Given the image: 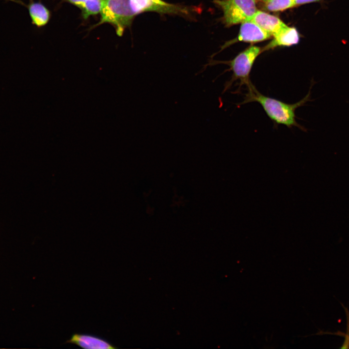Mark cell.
<instances>
[{
	"label": "cell",
	"mask_w": 349,
	"mask_h": 349,
	"mask_svg": "<svg viewBox=\"0 0 349 349\" xmlns=\"http://www.w3.org/2000/svg\"><path fill=\"white\" fill-rule=\"evenodd\" d=\"M316 82L312 79L311 86L307 95L301 100L294 104L286 103L276 98L266 96L260 93L253 84L248 88L243 101L239 103L243 105L252 102H256L261 105L268 116L276 125H283L288 128L297 127L306 131L307 129L296 121L295 111L297 108L304 105L308 101H312L311 89Z\"/></svg>",
	"instance_id": "obj_1"
},
{
	"label": "cell",
	"mask_w": 349,
	"mask_h": 349,
	"mask_svg": "<svg viewBox=\"0 0 349 349\" xmlns=\"http://www.w3.org/2000/svg\"><path fill=\"white\" fill-rule=\"evenodd\" d=\"M262 52L260 48L251 46L239 53L233 59L229 61H212L207 65H213L218 63L228 65V71L233 72L231 79L226 81L222 93L229 89L236 81L239 80V88L243 85L247 87L252 83L250 75L254 63L258 55Z\"/></svg>",
	"instance_id": "obj_2"
},
{
	"label": "cell",
	"mask_w": 349,
	"mask_h": 349,
	"mask_svg": "<svg viewBox=\"0 0 349 349\" xmlns=\"http://www.w3.org/2000/svg\"><path fill=\"white\" fill-rule=\"evenodd\" d=\"M99 22L94 27L103 23L111 24L117 34L121 36L129 27L136 15L132 11L128 0H103Z\"/></svg>",
	"instance_id": "obj_3"
},
{
	"label": "cell",
	"mask_w": 349,
	"mask_h": 349,
	"mask_svg": "<svg viewBox=\"0 0 349 349\" xmlns=\"http://www.w3.org/2000/svg\"><path fill=\"white\" fill-rule=\"evenodd\" d=\"M223 12L222 21L226 27L251 20L257 11L255 0H213Z\"/></svg>",
	"instance_id": "obj_4"
},
{
	"label": "cell",
	"mask_w": 349,
	"mask_h": 349,
	"mask_svg": "<svg viewBox=\"0 0 349 349\" xmlns=\"http://www.w3.org/2000/svg\"><path fill=\"white\" fill-rule=\"evenodd\" d=\"M130 8L135 15L146 12L161 14L175 15L191 18L197 12L196 8L169 3L163 0H128Z\"/></svg>",
	"instance_id": "obj_5"
},
{
	"label": "cell",
	"mask_w": 349,
	"mask_h": 349,
	"mask_svg": "<svg viewBox=\"0 0 349 349\" xmlns=\"http://www.w3.org/2000/svg\"><path fill=\"white\" fill-rule=\"evenodd\" d=\"M65 343L77 345L86 349H113L117 348L108 340L100 337L86 333H74Z\"/></svg>",
	"instance_id": "obj_6"
},
{
	"label": "cell",
	"mask_w": 349,
	"mask_h": 349,
	"mask_svg": "<svg viewBox=\"0 0 349 349\" xmlns=\"http://www.w3.org/2000/svg\"><path fill=\"white\" fill-rule=\"evenodd\" d=\"M6 0L11 1L27 7L32 23L38 28L45 26L50 19V11L41 2L29 0V3L26 4L21 0Z\"/></svg>",
	"instance_id": "obj_7"
},
{
	"label": "cell",
	"mask_w": 349,
	"mask_h": 349,
	"mask_svg": "<svg viewBox=\"0 0 349 349\" xmlns=\"http://www.w3.org/2000/svg\"><path fill=\"white\" fill-rule=\"evenodd\" d=\"M271 35L263 30L252 20L241 23L238 40L249 43H256L266 40Z\"/></svg>",
	"instance_id": "obj_8"
},
{
	"label": "cell",
	"mask_w": 349,
	"mask_h": 349,
	"mask_svg": "<svg viewBox=\"0 0 349 349\" xmlns=\"http://www.w3.org/2000/svg\"><path fill=\"white\" fill-rule=\"evenodd\" d=\"M273 36V39L262 49V52L277 47H289L294 45L297 44L300 40V35L297 29L287 25Z\"/></svg>",
	"instance_id": "obj_9"
},
{
	"label": "cell",
	"mask_w": 349,
	"mask_h": 349,
	"mask_svg": "<svg viewBox=\"0 0 349 349\" xmlns=\"http://www.w3.org/2000/svg\"><path fill=\"white\" fill-rule=\"evenodd\" d=\"M251 20L271 36L286 26L279 17L258 10Z\"/></svg>",
	"instance_id": "obj_10"
},
{
	"label": "cell",
	"mask_w": 349,
	"mask_h": 349,
	"mask_svg": "<svg viewBox=\"0 0 349 349\" xmlns=\"http://www.w3.org/2000/svg\"><path fill=\"white\" fill-rule=\"evenodd\" d=\"M103 0H85L81 9V15L84 19L100 13Z\"/></svg>",
	"instance_id": "obj_11"
},
{
	"label": "cell",
	"mask_w": 349,
	"mask_h": 349,
	"mask_svg": "<svg viewBox=\"0 0 349 349\" xmlns=\"http://www.w3.org/2000/svg\"><path fill=\"white\" fill-rule=\"evenodd\" d=\"M265 2V9L269 11L282 12L296 6L294 0H267Z\"/></svg>",
	"instance_id": "obj_12"
},
{
	"label": "cell",
	"mask_w": 349,
	"mask_h": 349,
	"mask_svg": "<svg viewBox=\"0 0 349 349\" xmlns=\"http://www.w3.org/2000/svg\"><path fill=\"white\" fill-rule=\"evenodd\" d=\"M81 9L85 0H63Z\"/></svg>",
	"instance_id": "obj_13"
},
{
	"label": "cell",
	"mask_w": 349,
	"mask_h": 349,
	"mask_svg": "<svg viewBox=\"0 0 349 349\" xmlns=\"http://www.w3.org/2000/svg\"><path fill=\"white\" fill-rule=\"evenodd\" d=\"M323 0H294L296 6L312 2H319Z\"/></svg>",
	"instance_id": "obj_14"
},
{
	"label": "cell",
	"mask_w": 349,
	"mask_h": 349,
	"mask_svg": "<svg viewBox=\"0 0 349 349\" xmlns=\"http://www.w3.org/2000/svg\"><path fill=\"white\" fill-rule=\"evenodd\" d=\"M259 0V1H265L267 0Z\"/></svg>",
	"instance_id": "obj_15"
},
{
	"label": "cell",
	"mask_w": 349,
	"mask_h": 349,
	"mask_svg": "<svg viewBox=\"0 0 349 349\" xmlns=\"http://www.w3.org/2000/svg\"><path fill=\"white\" fill-rule=\"evenodd\" d=\"M348 343H349V341Z\"/></svg>",
	"instance_id": "obj_16"
}]
</instances>
